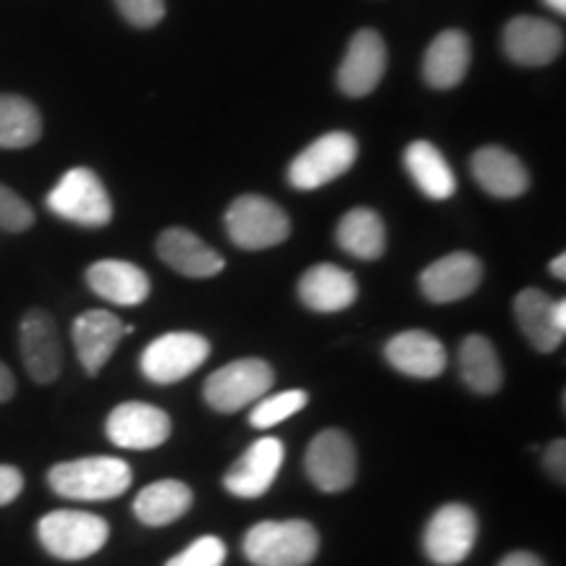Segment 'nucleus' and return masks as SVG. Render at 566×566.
<instances>
[{
    "label": "nucleus",
    "instance_id": "14",
    "mask_svg": "<svg viewBox=\"0 0 566 566\" xmlns=\"http://www.w3.org/2000/svg\"><path fill=\"white\" fill-rule=\"evenodd\" d=\"M283 457H286V449H283L281 438H260L226 472V491L239 495V499H260L271 491L275 478H279Z\"/></svg>",
    "mask_w": 566,
    "mask_h": 566
},
{
    "label": "nucleus",
    "instance_id": "16",
    "mask_svg": "<svg viewBox=\"0 0 566 566\" xmlns=\"http://www.w3.org/2000/svg\"><path fill=\"white\" fill-rule=\"evenodd\" d=\"M483 281V263L470 252H451L424 268L420 289L424 300L436 304H451L467 300Z\"/></svg>",
    "mask_w": 566,
    "mask_h": 566
},
{
    "label": "nucleus",
    "instance_id": "36",
    "mask_svg": "<svg viewBox=\"0 0 566 566\" xmlns=\"http://www.w3.org/2000/svg\"><path fill=\"white\" fill-rule=\"evenodd\" d=\"M499 566H546V564H543L541 556L530 554V551H514V554L501 558Z\"/></svg>",
    "mask_w": 566,
    "mask_h": 566
},
{
    "label": "nucleus",
    "instance_id": "19",
    "mask_svg": "<svg viewBox=\"0 0 566 566\" xmlns=\"http://www.w3.org/2000/svg\"><path fill=\"white\" fill-rule=\"evenodd\" d=\"M386 359L409 378L430 380L446 370V346L428 331H401L386 344Z\"/></svg>",
    "mask_w": 566,
    "mask_h": 566
},
{
    "label": "nucleus",
    "instance_id": "28",
    "mask_svg": "<svg viewBox=\"0 0 566 566\" xmlns=\"http://www.w3.org/2000/svg\"><path fill=\"white\" fill-rule=\"evenodd\" d=\"M459 373H462L467 388L480 396H491L504 384L499 354L483 334L467 336L459 346Z\"/></svg>",
    "mask_w": 566,
    "mask_h": 566
},
{
    "label": "nucleus",
    "instance_id": "31",
    "mask_svg": "<svg viewBox=\"0 0 566 566\" xmlns=\"http://www.w3.org/2000/svg\"><path fill=\"white\" fill-rule=\"evenodd\" d=\"M226 562V543L216 535L197 537L192 546H187L181 554H176L166 566H223Z\"/></svg>",
    "mask_w": 566,
    "mask_h": 566
},
{
    "label": "nucleus",
    "instance_id": "9",
    "mask_svg": "<svg viewBox=\"0 0 566 566\" xmlns=\"http://www.w3.org/2000/svg\"><path fill=\"white\" fill-rule=\"evenodd\" d=\"M478 541V516L467 504H443L430 516L422 535L424 556L438 566H457L472 554Z\"/></svg>",
    "mask_w": 566,
    "mask_h": 566
},
{
    "label": "nucleus",
    "instance_id": "29",
    "mask_svg": "<svg viewBox=\"0 0 566 566\" xmlns=\"http://www.w3.org/2000/svg\"><path fill=\"white\" fill-rule=\"evenodd\" d=\"M42 137L38 105L21 95H0V150H24Z\"/></svg>",
    "mask_w": 566,
    "mask_h": 566
},
{
    "label": "nucleus",
    "instance_id": "32",
    "mask_svg": "<svg viewBox=\"0 0 566 566\" xmlns=\"http://www.w3.org/2000/svg\"><path fill=\"white\" fill-rule=\"evenodd\" d=\"M32 223L34 210L30 208V202L0 181V229L9 233H21L32 229Z\"/></svg>",
    "mask_w": 566,
    "mask_h": 566
},
{
    "label": "nucleus",
    "instance_id": "17",
    "mask_svg": "<svg viewBox=\"0 0 566 566\" xmlns=\"http://www.w3.org/2000/svg\"><path fill=\"white\" fill-rule=\"evenodd\" d=\"M76 357L87 375H97L108 365L118 342L124 338V323L108 310H87L71 325Z\"/></svg>",
    "mask_w": 566,
    "mask_h": 566
},
{
    "label": "nucleus",
    "instance_id": "21",
    "mask_svg": "<svg viewBox=\"0 0 566 566\" xmlns=\"http://www.w3.org/2000/svg\"><path fill=\"white\" fill-rule=\"evenodd\" d=\"M357 294L359 289L354 275L331 263L313 265L300 279V300L313 313H342V310L352 307Z\"/></svg>",
    "mask_w": 566,
    "mask_h": 566
},
{
    "label": "nucleus",
    "instance_id": "34",
    "mask_svg": "<svg viewBox=\"0 0 566 566\" xmlns=\"http://www.w3.org/2000/svg\"><path fill=\"white\" fill-rule=\"evenodd\" d=\"M24 491V475L11 464H0V506L17 501Z\"/></svg>",
    "mask_w": 566,
    "mask_h": 566
},
{
    "label": "nucleus",
    "instance_id": "11",
    "mask_svg": "<svg viewBox=\"0 0 566 566\" xmlns=\"http://www.w3.org/2000/svg\"><path fill=\"white\" fill-rule=\"evenodd\" d=\"M21 363L34 384L48 386L61 375L63 346L59 325L45 310H30L19 323Z\"/></svg>",
    "mask_w": 566,
    "mask_h": 566
},
{
    "label": "nucleus",
    "instance_id": "12",
    "mask_svg": "<svg viewBox=\"0 0 566 566\" xmlns=\"http://www.w3.org/2000/svg\"><path fill=\"white\" fill-rule=\"evenodd\" d=\"M105 433L111 443L129 451L158 449L171 436V417L145 401H124L108 415Z\"/></svg>",
    "mask_w": 566,
    "mask_h": 566
},
{
    "label": "nucleus",
    "instance_id": "40",
    "mask_svg": "<svg viewBox=\"0 0 566 566\" xmlns=\"http://www.w3.org/2000/svg\"><path fill=\"white\" fill-rule=\"evenodd\" d=\"M543 3H546L551 11H556L558 17H564L566 13V0H543Z\"/></svg>",
    "mask_w": 566,
    "mask_h": 566
},
{
    "label": "nucleus",
    "instance_id": "24",
    "mask_svg": "<svg viewBox=\"0 0 566 566\" xmlns=\"http://www.w3.org/2000/svg\"><path fill=\"white\" fill-rule=\"evenodd\" d=\"M554 304L543 289H522L514 300V317L522 334L543 354L556 352L564 344V331L556 325Z\"/></svg>",
    "mask_w": 566,
    "mask_h": 566
},
{
    "label": "nucleus",
    "instance_id": "15",
    "mask_svg": "<svg viewBox=\"0 0 566 566\" xmlns=\"http://www.w3.org/2000/svg\"><path fill=\"white\" fill-rule=\"evenodd\" d=\"M388 66L386 42L375 30H359L354 34L346 55L338 66V90L349 97H365L378 87Z\"/></svg>",
    "mask_w": 566,
    "mask_h": 566
},
{
    "label": "nucleus",
    "instance_id": "1",
    "mask_svg": "<svg viewBox=\"0 0 566 566\" xmlns=\"http://www.w3.org/2000/svg\"><path fill=\"white\" fill-rule=\"evenodd\" d=\"M132 467L118 457H84L55 464L48 483L69 501H111L129 491Z\"/></svg>",
    "mask_w": 566,
    "mask_h": 566
},
{
    "label": "nucleus",
    "instance_id": "25",
    "mask_svg": "<svg viewBox=\"0 0 566 566\" xmlns=\"http://www.w3.org/2000/svg\"><path fill=\"white\" fill-rule=\"evenodd\" d=\"M195 504L192 488L181 480H158L134 499V516L147 527H166L181 520Z\"/></svg>",
    "mask_w": 566,
    "mask_h": 566
},
{
    "label": "nucleus",
    "instance_id": "30",
    "mask_svg": "<svg viewBox=\"0 0 566 566\" xmlns=\"http://www.w3.org/2000/svg\"><path fill=\"white\" fill-rule=\"evenodd\" d=\"M310 396L302 388H292V391H283L275 396H268V399H260L254 409L250 412V424L258 430H268L281 424L289 417H294L296 412H302L307 407Z\"/></svg>",
    "mask_w": 566,
    "mask_h": 566
},
{
    "label": "nucleus",
    "instance_id": "5",
    "mask_svg": "<svg viewBox=\"0 0 566 566\" xmlns=\"http://www.w3.org/2000/svg\"><path fill=\"white\" fill-rule=\"evenodd\" d=\"M226 231L237 247L260 252L286 242L292 233V221L286 210L268 197L242 195L226 210Z\"/></svg>",
    "mask_w": 566,
    "mask_h": 566
},
{
    "label": "nucleus",
    "instance_id": "39",
    "mask_svg": "<svg viewBox=\"0 0 566 566\" xmlns=\"http://www.w3.org/2000/svg\"><path fill=\"white\" fill-rule=\"evenodd\" d=\"M551 273H554L556 279H562V281L566 279V254L564 252L558 254L554 263H551Z\"/></svg>",
    "mask_w": 566,
    "mask_h": 566
},
{
    "label": "nucleus",
    "instance_id": "4",
    "mask_svg": "<svg viewBox=\"0 0 566 566\" xmlns=\"http://www.w3.org/2000/svg\"><path fill=\"white\" fill-rule=\"evenodd\" d=\"M111 527L103 516L76 509H59L38 522V537L48 554L61 562H82L108 543Z\"/></svg>",
    "mask_w": 566,
    "mask_h": 566
},
{
    "label": "nucleus",
    "instance_id": "10",
    "mask_svg": "<svg viewBox=\"0 0 566 566\" xmlns=\"http://www.w3.org/2000/svg\"><path fill=\"white\" fill-rule=\"evenodd\" d=\"M304 472L323 493H342L357 478V451L352 438L338 428L317 433L304 454Z\"/></svg>",
    "mask_w": 566,
    "mask_h": 566
},
{
    "label": "nucleus",
    "instance_id": "35",
    "mask_svg": "<svg viewBox=\"0 0 566 566\" xmlns=\"http://www.w3.org/2000/svg\"><path fill=\"white\" fill-rule=\"evenodd\" d=\"M546 467H548L551 478L558 480V483H564V478H566V443H564V438H556V441H551V446L546 449Z\"/></svg>",
    "mask_w": 566,
    "mask_h": 566
},
{
    "label": "nucleus",
    "instance_id": "27",
    "mask_svg": "<svg viewBox=\"0 0 566 566\" xmlns=\"http://www.w3.org/2000/svg\"><path fill=\"white\" fill-rule=\"evenodd\" d=\"M336 242L357 260H378L386 252V223L370 208H354L338 221Z\"/></svg>",
    "mask_w": 566,
    "mask_h": 566
},
{
    "label": "nucleus",
    "instance_id": "3",
    "mask_svg": "<svg viewBox=\"0 0 566 566\" xmlns=\"http://www.w3.org/2000/svg\"><path fill=\"white\" fill-rule=\"evenodd\" d=\"M48 210L63 221L84 226V229H103L113 221V202L101 176L90 168L76 166L61 176V181L45 197Z\"/></svg>",
    "mask_w": 566,
    "mask_h": 566
},
{
    "label": "nucleus",
    "instance_id": "38",
    "mask_svg": "<svg viewBox=\"0 0 566 566\" xmlns=\"http://www.w3.org/2000/svg\"><path fill=\"white\" fill-rule=\"evenodd\" d=\"M554 317H556V325L566 334V300H556L554 304Z\"/></svg>",
    "mask_w": 566,
    "mask_h": 566
},
{
    "label": "nucleus",
    "instance_id": "2",
    "mask_svg": "<svg viewBox=\"0 0 566 566\" xmlns=\"http://www.w3.org/2000/svg\"><path fill=\"white\" fill-rule=\"evenodd\" d=\"M321 551V535L304 520L258 522L244 535V556L254 566H307Z\"/></svg>",
    "mask_w": 566,
    "mask_h": 566
},
{
    "label": "nucleus",
    "instance_id": "23",
    "mask_svg": "<svg viewBox=\"0 0 566 566\" xmlns=\"http://www.w3.org/2000/svg\"><path fill=\"white\" fill-rule=\"evenodd\" d=\"M470 61V38L462 30H446L424 51L422 76L433 90H451L467 76Z\"/></svg>",
    "mask_w": 566,
    "mask_h": 566
},
{
    "label": "nucleus",
    "instance_id": "26",
    "mask_svg": "<svg viewBox=\"0 0 566 566\" xmlns=\"http://www.w3.org/2000/svg\"><path fill=\"white\" fill-rule=\"evenodd\" d=\"M405 168L417 189L430 200H449L457 192V176L433 142L417 139L405 150Z\"/></svg>",
    "mask_w": 566,
    "mask_h": 566
},
{
    "label": "nucleus",
    "instance_id": "22",
    "mask_svg": "<svg viewBox=\"0 0 566 566\" xmlns=\"http://www.w3.org/2000/svg\"><path fill=\"white\" fill-rule=\"evenodd\" d=\"M472 176L488 195L499 200H514L530 189V174L522 160L499 145H485L472 155Z\"/></svg>",
    "mask_w": 566,
    "mask_h": 566
},
{
    "label": "nucleus",
    "instance_id": "6",
    "mask_svg": "<svg viewBox=\"0 0 566 566\" xmlns=\"http://www.w3.org/2000/svg\"><path fill=\"white\" fill-rule=\"evenodd\" d=\"M275 380L273 367L265 359L244 357L237 363L223 365L205 380L202 396L216 412L233 415L252 401H260L271 391Z\"/></svg>",
    "mask_w": 566,
    "mask_h": 566
},
{
    "label": "nucleus",
    "instance_id": "20",
    "mask_svg": "<svg viewBox=\"0 0 566 566\" xmlns=\"http://www.w3.org/2000/svg\"><path fill=\"white\" fill-rule=\"evenodd\" d=\"M87 286L118 307H137L150 296V275L126 260H97L87 268Z\"/></svg>",
    "mask_w": 566,
    "mask_h": 566
},
{
    "label": "nucleus",
    "instance_id": "8",
    "mask_svg": "<svg viewBox=\"0 0 566 566\" xmlns=\"http://www.w3.org/2000/svg\"><path fill=\"white\" fill-rule=\"evenodd\" d=\"M357 139L346 132H328L304 147L289 166V184L302 192H313L344 176L357 160Z\"/></svg>",
    "mask_w": 566,
    "mask_h": 566
},
{
    "label": "nucleus",
    "instance_id": "7",
    "mask_svg": "<svg viewBox=\"0 0 566 566\" xmlns=\"http://www.w3.org/2000/svg\"><path fill=\"white\" fill-rule=\"evenodd\" d=\"M210 357L208 338L192 331H171L147 344L139 357V370L150 384L171 386L200 370Z\"/></svg>",
    "mask_w": 566,
    "mask_h": 566
},
{
    "label": "nucleus",
    "instance_id": "37",
    "mask_svg": "<svg viewBox=\"0 0 566 566\" xmlns=\"http://www.w3.org/2000/svg\"><path fill=\"white\" fill-rule=\"evenodd\" d=\"M13 394H17V378L9 367L0 363V405H6Z\"/></svg>",
    "mask_w": 566,
    "mask_h": 566
},
{
    "label": "nucleus",
    "instance_id": "33",
    "mask_svg": "<svg viewBox=\"0 0 566 566\" xmlns=\"http://www.w3.org/2000/svg\"><path fill=\"white\" fill-rule=\"evenodd\" d=\"M116 6L122 17L132 27H139V30H150V27L160 24V19L166 17V3L163 0H116Z\"/></svg>",
    "mask_w": 566,
    "mask_h": 566
},
{
    "label": "nucleus",
    "instance_id": "13",
    "mask_svg": "<svg viewBox=\"0 0 566 566\" xmlns=\"http://www.w3.org/2000/svg\"><path fill=\"white\" fill-rule=\"evenodd\" d=\"M504 53L516 66H548L564 51V32L554 21L537 17H514L504 27Z\"/></svg>",
    "mask_w": 566,
    "mask_h": 566
},
{
    "label": "nucleus",
    "instance_id": "18",
    "mask_svg": "<svg viewBox=\"0 0 566 566\" xmlns=\"http://www.w3.org/2000/svg\"><path fill=\"white\" fill-rule=\"evenodd\" d=\"M158 254L168 268L187 279H212L223 271L226 260L197 233L181 226H171L158 237Z\"/></svg>",
    "mask_w": 566,
    "mask_h": 566
}]
</instances>
